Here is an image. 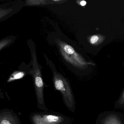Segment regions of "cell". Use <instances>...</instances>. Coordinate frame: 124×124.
I'll return each mask as SVG.
<instances>
[{
	"label": "cell",
	"mask_w": 124,
	"mask_h": 124,
	"mask_svg": "<svg viewBox=\"0 0 124 124\" xmlns=\"http://www.w3.org/2000/svg\"><path fill=\"white\" fill-rule=\"evenodd\" d=\"M54 83L56 89L61 93L65 105L71 111L75 109V102L71 89L67 80L61 75L54 72Z\"/></svg>",
	"instance_id": "1"
},
{
	"label": "cell",
	"mask_w": 124,
	"mask_h": 124,
	"mask_svg": "<svg viewBox=\"0 0 124 124\" xmlns=\"http://www.w3.org/2000/svg\"><path fill=\"white\" fill-rule=\"evenodd\" d=\"M35 93L37 100V106L40 109L48 110L46 107L44 99V83L39 69L35 70L33 74Z\"/></svg>",
	"instance_id": "2"
},
{
	"label": "cell",
	"mask_w": 124,
	"mask_h": 124,
	"mask_svg": "<svg viewBox=\"0 0 124 124\" xmlns=\"http://www.w3.org/2000/svg\"><path fill=\"white\" fill-rule=\"evenodd\" d=\"M124 115L119 112L106 111L100 114L96 124H124Z\"/></svg>",
	"instance_id": "3"
},
{
	"label": "cell",
	"mask_w": 124,
	"mask_h": 124,
	"mask_svg": "<svg viewBox=\"0 0 124 124\" xmlns=\"http://www.w3.org/2000/svg\"><path fill=\"white\" fill-rule=\"evenodd\" d=\"M31 118L33 124H61L65 121L64 117L52 114H35Z\"/></svg>",
	"instance_id": "4"
},
{
	"label": "cell",
	"mask_w": 124,
	"mask_h": 124,
	"mask_svg": "<svg viewBox=\"0 0 124 124\" xmlns=\"http://www.w3.org/2000/svg\"><path fill=\"white\" fill-rule=\"evenodd\" d=\"M56 41L64 59L67 62L72 64H77L78 62H79V59L78 56L74 48L71 46L59 40H58Z\"/></svg>",
	"instance_id": "5"
},
{
	"label": "cell",
	"mask_w": 124,
	"mask_h": 124,
	"mask_svg": "<svg viewBox=\"0 0 124 124\" xmlns=\"http://www.w3.org/2000/svg\"><path fill=\"white\" fill-rule=\"evenodd\" d=\"M0 124H21L18 117L13 112L5 111L0 115Z\"/></svg>",
	"instance_id": "6"
},
{
	"label": "cell",
	"mask_w": 124,
	"mask_h": 124,
	"mask_svg": "<svg viewBox=\"0 0 124 124\" xmlns=\"http://www.w3.org/2000/svg\"><path fill=\"white\" fill-rule=\"evenodd\" d=\"M24 75V72L21 71L16 72L11 76L8 80V82H11L16 80L22 78Z\"/></svg>",
	"instance_id": "7"
},
{
	"label": "cell",
	"mask_w": 124,
	"mask_h": 124,
	"mask_svg": "<svg viewBox=\"0 0 124 124\" xmlns=\"http://www.w3.org/2000/svg\"><path fill=\"white\" fill-rule=\"evenodd\" d=\"M46 1L45 0H29L27 1V3L29 5H42L45 4Z\"/></svg>",
	"instance_id": "8"
},
{
	"label": "cell",
	"mask_w": 124,
	"mask_h": 124,
	"mask_svg": "<svg viewBox=\"0 0 124 124\" xmlns=\"http://www.w3.org/2000/svg\"><path fill=\"white\" fill-rule=\"evenodd\" d=\"M10 41L11 40H4L3 41H1L0 42V50H2L3 47L8 45Z\"/></svg>",
	"instance_id": "9"
},
{
	"label": "cell",
	"mask_w": 124,
	"mask_h": 124,
	"mask_svg": "<svg viewBox=\"0 0 124 124\" xmlns=\"http://www.w3.org/2000/svg\"><path fill=\"white\" fill-rule=\"evenodd\" d=\"M99 38L96 35H93L91 38L90 42L92 44L95 43L98 40Z\"/></svg>",
	"instance_id": "10"
},
{
	"label": "cell",
	"mask_w": 124,
	"mask_h": 124,
	"mask_svg": "<svg viewBox=\"0 0 124 124\" xmlns=\"http://www.w3.org/2000/svg\"><path fill=\"white\" fill-rule=\"evenodd\" d=\"M80 5H81L82 6H85L86 5V2L85 1H82L80 2Z\"/></svg>",
	"instance_id": "11"
},
{
	"label": "cell",
	"mask_w": 124,
	"mask_h": 124,
	"mask_svg": "<svg viewBox=\"0 0 124 124\" xmlns=\"http://www.w3.org/2000/svg\"></svg>",
	"instance_id": "12"
}]
</instances>
